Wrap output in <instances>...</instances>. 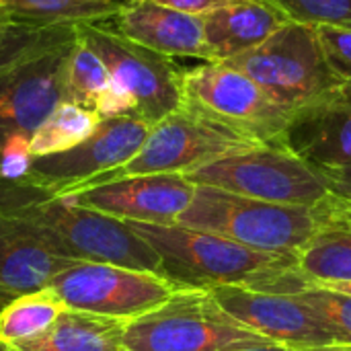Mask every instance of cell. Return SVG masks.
Masks as SVG:
<instances>
[{"instance_id": "f546056e", "label": "cell", "mask_w": 351, "mask_h": 351, "mask_svg": "<svg viewBox=\"0 0 351 351\" xmlns=\"http://www.w3.org/2000/svg\"><path fill=\"white\" fill-rule=\"evenodd\" d=\"M321 175L327 181V187L333 197L351 202V165L339 167V169H327L321 171Z\"/></svg>"}, {"instance_id": "83f0119b", "label": "cell", "mask_w": 351, "mask_h": 351, "mask_svg": "<svg viewBox=\"0 0 351 351\" xmlns=\"http://www.w3.org/2000/svg\"><path fill=\"white\" fill-rule=\"evenodd\" d=\"M321 45L329 58V64L346 84L351 95V29L341 27H315Z\"/></svg>"}, {"instance_id": "e0dca14e", "label": "cell", "mask_w": 351, "mask_h": 351, "mask_svg": "<svg viewBox=\"0 0 351 351\" xmlns=\"http://www.w3.org/2000/svg\"><path fill=\"white\" fill-rule=\"evenodd\" d=\"M286 148L317 171L351 165V95L298 113L288 130Z\"/></svg>"}, {"instance_id": "3957f363", "label": "cell", "mask_w": 351, "mask_h": 351, "mask_svg": "<svg viewBox=\"0 0 351 351\" xmlns=\"http://www.w3.org/2000/svg\"><path fill=\"white\" fill-rule=\"evenodd\" d=\"M321 204L282 206L197 185L193 202L177 224L214 232L257 251L298 257L323 226Z\"/></svg>"}, {"instance_id": "d590c367", "label": "cell", "mask_w": 351, "mask_h": 351, "mask_svg": "<svg viewBox=\"0 0 351 351\" xmlns=\"http://www.w3.org/2000/svg\"><path fill=\"white\" fill-rule=\"evenodd\" d=\"M132 2H142V0H132Z\"/></svg>"}, {"instance_id": "5b68a950", "label": "cell", "mask_w": 351, "mask_h": 351, "mask_svg": "<svg viewBox=\"0 0 351 351\" xmlns=\"http://www.w3.org/2000/svg\"><path fill=\"white\" fill-rule=\"evenodd\" d=\"M10 210L41 230L68 259L113 263L160 276V259L130 222L70 204L62 197L27 202Z\"/></svg>"}, {"instance_id": "7402d4cb", "label": "cell", "mask_w": 351, "mask_h": 351, "mask_svg": "<svg viewBox=\"0 0 351 351\" xmlns=\"http://www.w3.org/2000/svg\"><path fill=\"white\" fill-rule=\"evenodd\" d=\"M101 121L103 117L90 107L72 101L60 103L31 136L33 158L51 156L76 148L93 136Z\"/></svg>"}, {"instance_id": "8fae6325", "label": "cell", "mask_w": 351, "mask_h": 351, "mask_svg": "<svg viewBox=\"0 0 351 351\" xmlns=\"http://www.w3.org/2000/svg\"><path fill=\"white\" fill-rule=\"evenodd\" d=\"M47 288L60 296L66 308L121 321L160 306L179 290L158 274L93 261H74Z\"/></svg>"}, {"instance_id": "4316f807", "label": "cell", "mask_w": 351, "mask_h": 351, "mask_svg": "<svg viewBox=\"0 0 351 351\" xmlns=\"http://www.w3.org/2000/svg\"><path fill=\"white\" fill-rule=\"evenodd\" d=\"M288 23L351 29V0H261Z\"/></svg>"}, {"instance_id": "484cf974", "label": "cell", "mask_w": 351, "mask_h": 351, "mask_svg": "<svg viewBox=\"0 0 351 351\" xmlns=\"http://www.w3.org/2000/svg\"><path fill=\"white\" fill-rule=\"evenodd\" d=\"M294 296L302 300L341 343L351 346V294L308 282Z\"/></svg>"}, {"instance_id": "8d00e7d4", "label": "cell", "mask_w": 351, "mask_h": 351, "mask_svg": "<svg viewBox=\"0 0 351 351\" xmlns=\"http://www.w3.org/2000/svg\"><path fill=\"white\" fill-rule=\"evenodd\" d=\"M0 300H2V296H0Z\"/></svg>"}, {"instance_id": "1f68e13d", "label": "cell", "mask_w": 351, "mask_h": 351, "mask_svg": "<svg viewBox=\"0 0 351 351\" xmlns=\"http://www.w3.org/2000/svg\"><path fill=\"white\" fill-rule=\"evenodd\" d=\"M230 351H300L294 350V348H286V346H255V348H243V350H230Z\"/></svg>"}, {"instance_id": "52a82bcc", "label": "cell", "mask_w": 351, "mask_h": 351, "mask_svg": "<svg viewBox=\"0 0 351 351\" xmlns=\"http://www.w3.org/2000/svg\"><path fill=\"white\" fill-rule=\"evenodd\" d=\"M259 146L230 125L183 103L181 109L156 121L138 154L119 169L105 173L80 189L134 175L181 173L187 175L222 156Z\"/></svg>"}, {"instance_id": "cb8c5ba5", "label": "cell", "mask_w": 351, "mask_h": 351, "mask_svg": "<svg viewBox=\"0 0 351 351\" xmlns=\"http://www.w3.org/2000/svg\"><path fill=\"white\" fill-rule=\"evenodd\" d=\"M76 39V27H35L10 23L0 29V74Z\"/></svg>"}, {"instance_id": "30bf717a", "label": "cell", "mask_w": 351, "mask_h": 351, "mask_svg": "<svg viewBox=\"0 0 351 351\" xmlns=\"http://www.w3.org/2000/svg\"><path fill=\"white\" fill-rule=\"evenodd\" d=\"M150 123L136 115L107 117L90 138L72 150L33 158L29 173L21 179L45 199L78 191L93 179L111 173L132 160L148 138Z\"/></svg>"}, {"instance_id": "5bb4252c", "label": "cell", "mask_w": 351, "mask_h": 351, "mask_svg": "<svg viewBox=\"0 0 351 351\" xmlns=\"http://www.w3.org/2000/svg\"><path fill=\"white\" fill-rule=\"evenodd\" d=\"M210 292L232 319L271 343L294 350L341 343L294 294H269L239 286H220Z\"/></svg>"}, {"instance_id": "4dcf8cb0", "label": "cell", "mask_w": 351, "mask_h": 351, "mask_svg": "<svg viewBox=\"0 0 351 351\" xmlns=\"http://www.w3.org/2000/svg\"><path fill=\"white\" fill-rule=\"evenodd\" d=\"M321 206H323V214H325V218L351 222V202L337 199V197H333V195H331V197H327Z\"/></svg>"}, {"instance_id": "d6986e66", "label": "cell", "mask_w": 351, "mask_h": 351, "mask_svg": "<svg viewBox=\"0 0 351 351\" xmlns=\"http://www.w3.org/2000/svg\"><path fill=\"white\" fill-rule=\"evenodd\" d=\"M128 321L66 308L41 335L0 343V351H123L121 335Z\"/></svg>"}, {"instance_id": "7a4b0ae2", "label": "cell", "mask_w": 351, "mask_h": 351, "mask_svg": "<svg viewBox=\"0 0 351 351\" xmlns=\"http://www.w3.org/2000/svg\"><path fill=\"white\" fill-rule=\"evenodd\" d=\"M255 80L294 115L350 95L329 64L315 27L284 23L259 47L224 62Z\"/></svg>"}, {"instance_id": "e575fe53", "label": "cell", "mask_w": 351, "mask_h": 351, "mask_svg": "<svg viewBox=\"0 0 351 351\" xmlns=\"http://www.w3.org/2000/svg\"><path fill=\"white\" fill-rule=\"evenodd\" d=\"M10 23H12V21H10L6 14H2V12H0V29H4V27H6V25H10Z\"/></svg>"}, {"instance_id": "9c48e42d", "label": "cell", "mask_w": 351, "mask_h": 351, "mask_svg": "<svg viewBox=\"0 0 351 351\" xmlns=\"http://www.w3.org/2000/svg\"><path fill=\"white\" fill-rule=\"evenodd\" d=\"M76 35L103 60L113 82L132 95L136 117L154 125L183 107V68L175 58L123 37L109 23L80 25Z\"/></svg>"}, {"instance_id": "6da1fadb", "label": "cell", "mask_w": 351, "mask_h": 351, "mask_svg": "<svg viewBox=\"0 0 351 351\" xmlns=\"http://www.w3.org/2000/svg\"><path fill=\"white\" fill-rule=\"evenodd\" d=\"M130 224L156 251L160 276L177 288L239 286L269 294H296L308 284L296 255L257 251L181 224Z\"/></svg>"}, {"instance_id": "2e32d148", "label": "cell", "mask_w": 351, "mask_h": 351, "mask_svg": "<svg viewBox=\"0 0 351 351\" xmlns=\"http://www.w3.org/2000/svg\"><path fill=\"white\" fill-rule=\"evenodd\" d=\"M109 25L123 37L162 56L212 62L202 16L162 6L154 0H142L130 2Z\"/></svg>"}, {"instance_id": "44dd1931", "label": "cell", "mask_w": 351, "mask_h": 351, "mask_svg": "<svg viewBox=\"0 0 351 351\" xmlns=\"http://www.w3.org/2000/svg\"><path fill=\"white\" fill-rule=\"evenodd\" d=\"M298 265L308 282L351 284V222L323 214V226L298 253Z\"/></svg>"}, {"instance_id": "277c9868", "label": "cell", "mask_w": 351, "mask_h": 351, "mask_svg": "<svg viewBox=\"0 0 351 351\" xmlns=\"http://www.w3.org/2000/svg\"><path fill=\"white\" fill-rule=\"evenodd\" d=\"M121 346L123 351H230L271 341L232 319L210 290L179 288L160 306L128 321Z\"/></svg>"}, {"instance_id": "603a6c76", "label": "cell", "mask_w": 351, "mask_h": 351, "mask_svg": "<svg viewBox=\"0 0 351 351\" xmlns=\"http://www.w3.org/2000/svg\"><path fill=\"white\" fill-rule=\"evenodd\" d=\"M66 304L51 288L8 298L0 306V343H16L47 331Z\"/></svg>"}, {"instance_id": "d6a6232c", "label": "cell", "mask_w": 351, "mask_h": 351, "mask_svg": "<svg viewBox=\"0 0 351 351\" xmlns=\"http://www.w3.org/2000/svg\"><path fill=\"white\" fill-rule=\"evenodd\" d=\"M300 351H351L350 343H335V346H325V348H313V350Z\"/></svg>"}, {"instance_id": "836d02e7", "label": "cell", "mask_w": 351, "mask_h": 351, "mask_svg": "<svg viewBox=\"0 0 351 351\" xmlns=\"http://www.w3.org/2000/svg\"><path fill=\"white\" fill-rule=\"evenodd\" d=\"M319 286H325V288H331V290H337V292H343V294H351V284H319Z\"/></svg>"}, {"instance_id": "ac0fdd59", "label": "cell", "mask_w": 351, "mask_h": 351, "mask_svg": "<svg viewBox=\"0 0 351 351\" xmlns=\"http://www.w3.org/2000/svg\"><path fill=\"white\" fill-rule=\"evenodd\" d=\"M202 19L212 62H228L259 47L284 23H288L278 10L261 0H243Z\"/></svg>"}, {"instance_id": "9a60e30c", "label": "cell", "mask_w": 351, "mask_h": 351, "mask_svg": "<svg viewBox=\"0 0 351 351\" xmlns=\"http://www.w3.org/2000/svg\"><path fill=\"white\" fill-rule=\"evenodd\" d=\"M74 259L64 257L37 226L0 208V296L14 298L37 292L70 267Z\"/></svg>"}, {"instance_id": "ba28073f", "label": "cell", "mask_w": 351, "mask_h": 351, "mask_svg": "<svg viewBox=\"0 0 351 351\" xmlns=\"http://www.w3.org/2000/svg\"><path fill=\"white\" fill-rule=\"evenodd\" d=\"M187 105L230 125L257 144L286 146L294 113L278 105L255 80L224 62L183 68Z\"/></svg>"}, {"instance_id": "d4e9b609", "label": "cell", "mask_w": 351, "mask_h": 351, "mask_svg": "<svg viewBox=\"0 0 351 351\" xmlns=\"http://www.w3.org/2000/svg\"><path fill=\"white\" fill-rule=\"evenodd\" d=\"M111 84L113 78L103 60L76 35L66 62V88L70 101L95 109Z\"/></svg>"}, {"instance_id": "4fadbf2b", "label": "cell", "mask_w": 351, "mask_h": 351, "mask_svg": "<svg viewBox=\"0 0 351 351\" xmlns=\"http://www.w3.org/2000/svg\"><path fill=\"white\" fill-rule=\"evenodd\" d=\"M74 41L0 74V154L12 136L31 138L60 103L70 101L66 62Z\"/></svg>"}, {"instance_id": "8992f818", "label": "cell", "mask_w": 351, "mask_h": 351, "mask_svg": "<svg viewBox=\"0 0 351 351\" xmlns=\"http://www.w3.org/2000/svg\"><path fill=\"white\" fill-rule=\"evenodd\" d=\"M185 177L195 185L282 206L313 208L331 197L321 171L286 146L259 144L212 160Z\"/></svg>"}, {"instance_id": "7c38bea8", "label": "cell", "mask_w": 351, "mask_h": 351, "mask_svg": "<svg viewBox=\"0 0 351 351\" xmlns=\"http://www.w3.org/2000/svg\"><path fill=\"white\" fill-rule=\"evenodd\" d=\"M195 183L181 173L134 175L78 189L62 199L138 224H177L195 195Z\"/></svg>"}, {"instance_id": "ffe728a7", "label": "cell", "mask_w": 351, "mask_h": 351, "mask_svg": "<svg viewBox=\"0 0 351 351\" xmlns=\"http://www.w3.org/2000/svg\"><path fill=\"white\" fill-rule=\"evenodd\" d=\"M132 0H0L12 23L35 27H80L113 21Z\"/></svg>"}, {"instance_id": "f1b7e54d", "label": "cell", "mask_w": 351, "mask_h": 351, "mask_svg": "<svg viewBox=\"0 0 351 351\" xmlns=\"http://www.w3.org/2000/svg\"><path fill=\"white\" fill-rule=\"evenodd\" d=\"M154 2L175 8V10H181V12H187V14H193V16H206L210 12H216L224 6H230V4H237L243 0H154Z\"/></svg>"}]
</instances>
